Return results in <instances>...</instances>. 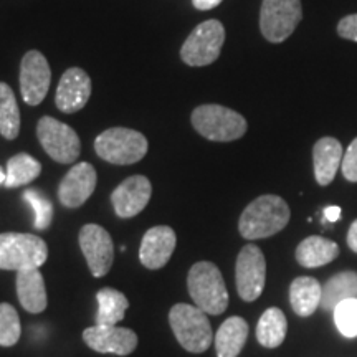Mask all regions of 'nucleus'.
<instances>
[{
	"label": "nucleus",
	"instance_id": "nucleus-1",
	"mask_svg": "<svg viewBox=\"0 0 357 357\" xmlns=\"http://www.w3.org/2000/svg\"><path fill=\"white\" fill-rule=\"evenodd\" d=\"M288 204L278 195L257 197L242 212L238 220L240 235L247 240H261L273 236L289 223Z\"/></svg>",
	"mask_w": 357,
	"mask_h": 357
},
{
	"label": "nucleus",
	"instance_id": "nucleus-2",
	"mask_svg": "<svg viewBox=\"0 0 357 357\" xmlns=\"http://www.w3.org/2000/svg\"><path fill=\"white\" fill-rule=\"evenodd\" d=\"M187 288L194 305L204 312L218 316L229 307V291L217 265L212 261H199L189 270Z\"/></svg>",
	"mask_w": 357,
	"mask_h": 357
},
{
	"label": "nucleus",
	"instance_id": "nucleus-3",
	"mask_svg": "<svg viewBox=\"0 0 357 357\" xmlns=\"http://www.w3.org/2000/svg\"><path fill=\"white\" fill-rule=\"evenodd\" d=\"M169 324H171L174 336L185 351L200 354L211 347L213 333L207 312H204L195 305L177 303L169 312Z\"/></svg>",
	"mask_w": 357,
	"mask_h": 357
},
{
	"label": "nucleus",
	"instance_id": "nucleus-4",
	"mask_svg": "<svg viewBox=\"0 0 357 357\" xmlns=\"http://www.w3.org/2000/svg\"><path fill=\"white\" fill-rule=\"evenodd\" d=\"M192 126L208 141L230 142L247 132V119L236 111L220 105H202L192 113Z\"/></svg>",
	"mask_w": 357,
	"mask_h": 357
},
{
	"label": "nucleus",
	"instance_id": "nucleus-5",
	"mask_svg": "<svg viewBox=\"0 0 357 357\" xmlns=\"http://www.w3.org/2000/svg\"><path fill=\"white\" fill-rule=\"evenodd\" d=\"M48 247L43 238L32 234H0V270H32L47 261Z\"/></svg>",
	"mask_w": 357,
	"mask_h": 357
},
{
	"label": "nucleus",
	"instance_id": "nucleus-6",
	"mask_svg": "<svg viewBox=\"0 0 357 357\" xmlns=\"http://www.w3.org/2000/svg\"><path fill=\"white\" fill-rule=\"evenodd\" d=\"M144 134L128 128H111L101 132L95 141V151L102 160L116 166L136 164L147 154Z\"/></svg>",
	"mask_w": 357,
	"mask_h": 357
},
{
	"label": "nucleus",
	"instance_id": "nucleus-7",
	"mask_svg": "<svg viewBox=\"0 0 357 357\" xmlns=\"http://www.w3.org/2000/svg\"><path fill=\"white\" fill-rule=\"evenodd\" d=\"M225 29L218 20H207L194 29L181 48V58L189 66H207L220 56Z\"/></svg>",
	"mask_w": 357,
	"mask_h": 357
},
{
	"label": "nucleus",
	"instance_id": "nucleus-8",
	"mask_svg": "<svg viewBox=\"0 0 357 357\" xmlns=\"http://www.w3.org/2000/svg\"><path fill=\"white\" fill-rule=\"evenodd\" d=\"M303 19L300 0H263L260 30L268 42L281 43L289 38Z\"/></svg>",
	"mask_w": 357,
	"mask_h": 357
},
{
	"label": "nucleus",
	"instance_id": "nucleus-9",
	"mask_svg": "<svg viewBox=\"0 0 357 357\" xmlns=\"http://www.w3.org/2000/svg\"><path fill=\"white\" fill-rule=\"evenodd\" d=\"M37 136L45 153L60 164L75 162L82 153V142L77 131L52 116H43L40 119Z\"/></svg>",
	"mask_w": 357,
	"mask_h": 357
},
{
	"label": "nucleus",
	"instance_id": "nucleus-10",
	"mask_svg": "<svg viewBox=\"0 0 357 357\" xmlns=\"http://www.w3.org/2000/svg\"><path fill=\"white\" fill-rule=\"evenodd\" d=\"M236 291L243 301L252 303L261 296L266 281L265 255L257 245L248 243L240 250L235 266Z\"/></svg>",
	"mask_w": 357,
	"mask_h": 357
},
{
	"label": "nucleus",
	"instance_id": "nucleus-11",
	"mask_svg": "<svg viewBox=\"0 0 357 357\" xmlns=\"http://www.w3.org/2000/svg\"><path fill=\"white\" fill-rule=\"evenodd\" d=\"M78 240L91 275L95 278L108 275L114 260V245L108 231L96 223H88L79 230Z\"/></svg>",
	"mask_w": 357,
	"mask_h": 357
},
{
	"label": "nucleus",
	"instance_id": "nucleus-12",
	"mask_svg": "<svg viewBox=\"0 0 357 357\" xmlns=\"http://www.w3.org/2000/svg\"><path fill=\"white\" fill-rule=\"evenodd\" d=\"M52 82V71L38 50H30L22 58L20 65V91L26 105L37 106L45 100Z\"/></svg>",
	"mask_w": 357,
	"mask_h": 357
},
{
	"label": "nucleus",
	"instance_id": "nucleus-13",
	"mask_svg": "<svg viewBox=\"0 0 357 357\" xmlns=\"http://www.w3.org/2000/svg\"><path fill=\"white\" fill-rule=\"evenodd\" d=\"M83 341L89 349L101 354L128 356L137 347V334L128 328L95 324L84 329Z\"/></svg>",
	"mask_w": 357,
	"mask_h": 357
},
{
	"label": "nucleus",
	"instance_id": "nucleus-14",
	"mask_svg": "<svg viewBox=\"0 0 357 357\" xmlns=\"http://www.w3.org/2000/svg\"><path fill=\"white\" fill-rule=\"evenodd\" d=\"M96 169L89 162H78L70 169L58 185V200L66 208H78L96 189Z\"/></svg>",
	"mask_w": 357,
	"mask_h": 357
},
{
	"label": "nucleus",
	"instance_id": "nucleus-15",
	"mask_svg": "<svg viewBox=\"0 0 357 357\" xmlns=\"http://www.w3.org/2000/svg\"><path fill=\"white\" fill-rule=\"evenodd\" d=\"M151 194H153V185L149 178L144 176L128 177L111 194V204L116 215L121 218L136 217L149 204Z\"/></svg>",
	"mask_w": 357,
	"mask_h": 357
},
{
	"label": "nucleus",
	"instance_id": "nucleus-16",
	"mask_svg": "<svg viewBox=\"0 0 357 357\" xmlns=\"http://www.w3.org/2000/svg\"><path fill=\"white\" fill-rule=\"evenodd\" d=\"M91 96V78L82 68H70L60 78L55 105L61 113L73 114L83 109Z\"/></svg>",
	"mask_w": 357,
	"mask_h": 357
},
{
	"label": "nucleus",
	"instance_id": "nucleus-17",
	"mask_svg": "<svg viewBox=\"0 0 357 357\" xmlns=\"http://www.w3.org/2000/svg\"><path fill=\"white\" fill-rule=\"evenodd\" d=\"M177 236L171 227L159 225L149 229L142 236L139 247V260L147 270H160L171 260L176 250Z\"/></svg>",
	"mask_w": 357,
	"mask_h": 357
},
{
	"label": "nucleus",
	"instance_id": "nucleus-18",
	"mask_svg": "<svg viewBox=\"0 0 357 357\" xmlns=\"http://www.w3.org/2000/svg\"><path fill=\"white\" fill-rule=\"evenodd\" d=\"M342 146L336 137H321L312 147L314 177L319 185H329L342 164Z\"/></svg>",
	"mask_w": 357,
	"mask_h": 357
},
{
	"label": "nucleus",
	"instance_id": "nucleus-19",
	"mask_svg": "<svg viewBox=\"0 0 357 357\" xmlns=\"http://www.w3.org/2000/svg\"><path fill=\"white\" fill-rule=\"evenodd\" d=\"M17 296L22 307L32 314L47 310V288L38 268L17 271Z\"/></svg>",
	"mask_w": 357,
	"mask_h": 357
},
{
	"label": "nucleus",
	"instance_id": "nucleus-20",
	"mask_svg": "<svg viewBox=\"0 0 357 357\" xmlns=\"http://www.w3.org/2000/svg\"><path fill=\"white\" fill-rule=\"evenodd\" d=\"M323 287L312 276H298L289 287V303L293 311L301 318H307L321 306Z\"/></svg>",
	"mask_w": 357,
	"mask_h": 357
},
{
	"label": "nucleus",
	"instance_id": "nucleus-21",
	"mask_svg": "<svg viewBox=\"0 0 357 357\" xmlns=\"http://www.w3.org/2000/svg\"><path fill=\"white\" fill-rule=\"evenodd\" d=\"M248 323L240 316L225 319L215 334V351L218 357H238L248 339Z\"/></svg>",
	"mask_w": 357,
	"mask_h": 357
},
{
	"label": "nucleus",
	"instance_id": "nucleus-22",
	"mask_svg": "<svg viewBox=\"0 0 357 357\" xmlns=\"http://www.w3.org/2000/svg\"><path fill=\"white\" fill-rule=\"evenodd\" d=\"M339 257V247L333 240L312 235L303 240L296 248V261L305 268H319Z\"/></svg>",
	"mask_w": 357,
	"mask_h": 357
},
{
	"label": "nucleus",
	"instance_id": "nucleus-23",
	"mask_svg": "<svg viewBox=\"0 0 357 357\" xmlns=\"http://www.w3.org/2000/svg\"><path fill=\"white\" fill-rule=\"evenodd\" d=\"M352 298H357V273L341 271L326 281L321 296V307L326 311H334L337 305Z\"/></svg>",
	"mask_w": 357,
	"mask_h": 357
},
{
	"label": "nucleus",
	"instance_id": "nucleus-24",
	"mask_svg": "<svg viewBox=\"0 0 357 357\" xmlns=\"http://www.w3.org/2000/svg\"><path fill=\"white\" fill-rule=\"evenodd\" d=\"M288 331V321L280 307H268L257 326V339L263 347L275 349L283 344Z\"/></svg>",
	"mask_w": 357,
	"mask_h": 357
},
{
	"label": "nucleus",
	"instance_id": "nucleus-25",
	"mask_svg": "<svg viewBox=\"0 0 357 357\" xmlns=\"http://www.w3.org/2000/svg\"><path fill=\"white\" fill-rule=\"evenodd\" d=\"M98 312L96 324L100 326H116L124 319L129 301L121 291L114 288H102L96 293Z\"/></svg>",
	"mask_w": 357,
	"mask_h": 357
},
{
	"label": "nucleus",
	"instance_id": "nucleus-26",
	"mask_svg": "<svg viewBox=\"0 0 357 357\" xmlns=\"http://www.w3.org/2000/svg\"><path fill=\"white\" fill-rule=\"evenodd\" d=\"M42 172V164L30 154L20 153L8 159L7 162V181L8 189H15L33 182Z\"/></svg>",
	"mask_w": 357,
	"mask_h": 357
},
{
	"label": "nucleus",
	"instance_id": "nucleus-27",
	"mask_svg": "<svg viewBox=\"0 0 357 357\" xmlns=\"http://www.w3.org/2000/svg\"><path fill=\"white\" fill-rule=\"evenodd\" d=\"M20 132V111L15 95L7 83L0 82V134L8 141Z\"/></svg>",
	"mask_w": 357,
	"mask_h": 357
},
{
	"label": "nucleus",
	"instance_id": "nucleus-28",
	"mask_svg": "<svg viewBox=\"0 0 357 357\" xmlns=\"http://www.w3.org/2000/svg\"><path fill=\"white\" fill-rule=\"evenodd\" d=\"M22 326L19 312L8 303H0V346L12 347L19 342Z\"/></svg>",
	"mask_w": 357,
	"mask_h": 357
},
{
	"label": "nucleus",
	"instance_id": "nucleus-29",
	"mask_svg": "<svg viewBox=\"0 0 357 357\" xmlns=\"http://www.w3.org/2000/svg\"><path fill=\"white\" fill-rule=\"evenodd\" d=\"M24 200L32 205L35 213V229L47 230L53 220V205L50 199L37 189H26L24 192Z\"/></svg>",
	"mask_w": 357,
	"mask_h": 357
},
{
	"label": "nucleus",
	"instance_id": "nucleus-30",
	"mask_svg": "<svg viewBox=\"0 0 357 357\" xmlns=\"http://www.w3.org/2000/svg\"><path fill=\"white\" fill-rule=\"evenodd\" d=\"M334 321L339 333L346 337L357 336V298L342 301L334 307Z\"/></svg>",
	"mask_w": 357,
	"mask_h": 357
},
{
	"label": "nucleus",
	"instance_id": "nucleus-31",
	"mask_svg": "<svg viewBox=\"0 0 357 357\" xmlns=\"http://www.w3.org/2000/svg\"><path fill=\"white\" fill-rule=\"evenodd\" d=\"M341 169L346 181L357 182V137L351 142L344 155H342Z\"/></svg>",
	"mask_w": 357,
	"mask_h": 357
},
{
	"label": "nucleus",
	"instance_id": "nucleus-32",
	"mask_svg": "<svg viewBox=\"0 0 357 357\" xmlns=\"http://www.w3.org/2000/svg\"><path fill=\"white\" fill-rule=\"evenodd\" d=\"M339 37L351 42H357V13L347 15L337 24Z\"/></svg>",
	"mask_w": 357,
	"mask_h": 357
},
{
	"label": "nucleus",
	"instance_id": "nucleus-33",
	"mask_svg": "<svg viewBox=\"0 0 357 357\" xmlns=\"http://www.w3.org/2000/svg\"><path fill=\"white\" fill-rule=\"evenodd\" d=\"M192 3L197 10H212V8L220 6L222 0H192Z\"/></svg>",
	"mask_w": 357,
	"mask_h": 357
},
{
	"label": "nucleus",
	"instance_id": "nucleus-34",
	"mask_svg": "<svg viewBox=\"0 0 357 357\" xmlns=\"http://www.w3.org/2000/svg\"><path fill=\"white\" fill-rule=\"evenodd\" d=\"M347 245L352 252L357 253V218L351 223L349 231H347Z\"/></svg>",
	"mask_w": 357,
	"mask_h": 357
},
{
	"label": "nucleus",
	"instance_id": "nucleus-35",
	"mask_svg": "<svg viewBox=\"0 0 357 357\" xmlns=\"http://www.w3.org/2000/svg\"><path fill=\"white\" fill-rule=\"evenodd\" d=\"M339 217H341V208L333 205V207H326L324 208V218L329 222H337Z\"/></svg>",
	"mask_w": 357,
	"mask_h": 357
},
{
	"label": "nucleus",
	"instance_id": "nucleus-36",
	"mask_svg": "<svg viewBox=\"0 0 357 357\" xmlns=\"http://www.w3.org/2000/svg\"><path fill=\"white\" fill-rule=\"evenodd\" d=\"M6 181H7V172L3 171V169H0V185L6 184Z\"/></svg>",
	"mask_w": 357,
	"mask_h": 357
}]
</instances>
